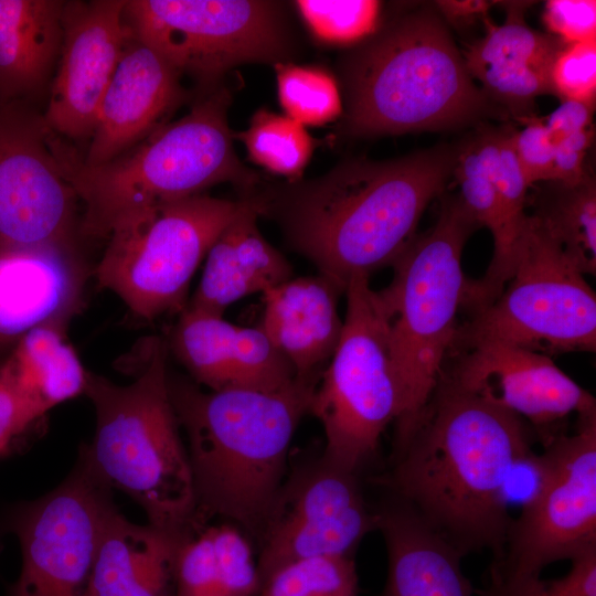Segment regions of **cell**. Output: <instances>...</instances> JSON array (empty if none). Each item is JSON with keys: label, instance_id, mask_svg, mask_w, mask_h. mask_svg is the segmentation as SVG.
<instances>
[{"label": "cell", "instance_id": "cell-1", "mask_svg": "<svg viewBox=\"0 0 596 596\" xmlns=\"http://www.w3.org/2000/svg\"><path fill=\"white\" fill-rule=\"evenodd\" d=\"M531 429L441 374L417 427L377 481L462 556L487 549L497 560L512 521L508 482L534 455Z\"/></svg>", "mask_w": 596, "mask_h": 596}, {"label": "cell", "instance_id": "cell-2", "mask_svg": "<svg viewBox=\"0 0 596 596\" xmlns=\"http://www.w3.org/2000/svg\"><path fill=\"white\" fill-rule=\"evenodd\" d=\"M456 152L438 145L383 161L350 159L313 180L260 181L243 196L345 291L354 276L392 266L413 241L425 209L453 177Z\"/></svg>", "mask_w": 596, "mask_h": 596}, {"label": "cell", "instance_id": "cell-3", "mask_svg": "<svg viewBox=\"0 0 596 596\" xmlns=\"http://www.w3.org/2000/svg\"><path fill=\"white\" fill-rule=\"evenodd\" d=\"M316 386L295 379L276 391L206 392L169 370V394L188 437L203 523L219 515L258 536L286 478L289 446L301 418L309 414Z\"/></svg>", "mask_w": 596, "mask_h": 596}, {"label": "cell", "instance_id": "cell-4", "mask_svg": "<svg viewBox=\"0 0 596 596\" xmlns=\"http://www.w3.org/2000/svg\"><path fill=\"white\" fill-rule=\"evenodd\" d=\"M340 77L341 128L354 137L451 129L503 114L471 78L434 4L381 24L342 58Z\"/></svg>", "mask_w": 596, "mask_h": 596}, {"label": "cell", "instance_id": "cell-5", "mask_svg": "<svg viewBox=\"0 0 596 596\" xmlns=\"http://www.w3.org/2000/svg\"><path fill=\"white\" fill-rule=\"evenodd\" d=\"M231 94L216 86L182 118L164 124L120 156L87 164L57 135L51 143L64 175L84 205L78 231L107 238L125 220L146 210L200 195L230 182L251 191L260 182L237 157L227 113Z\"/></svg>", "mask_w": 596, "mask_h": 596}, {"label": "cell", "instance_id": "cell-6", "mask_svg": "<svg viewBox=\"0 0 596 596\" xmlns=\"http://www.w3.org/2000/svg\"><path fill=\"white\" fill-rule=\"evenodd\" d=\"M145 350L130 384L88 372L85 395L94 405L96 427L78 458L108 488L138 503L148 524L187 539L204 523L169 394L166 339L151 338Z\"/></svg>", "mask_w": 596, "mask_h": 596}, {"label": "cell", "instance_id": "cell-7", "mask_svg": "<svg viewBox=\"0 0 596 596\" xmlns=\"http://www.w3.org/2000/svg\"><path fill=\"white\" fill-rule=\"evenodd\" d=\"M479 225L458 195H446L435 224L416 235L376 290L400 387L393 451L417 427L440 380L459 323L467 278L462 249Z\"/></svg>", "mask_w": 596, "mask_h": 596}, {"label": "cell", "instance_id": "cell-8", "mask_svg": "<svg viewBox=\"0 0 596 596\" xmlns=\"http://www.w3.org/2000/svg\"><path fill=\"white\" fill-rule=\"evenodd\" d=\"M341 338L312 394L309 414L324 434L322 456L358 473L375 456L387 425L398 416L400 387L385 318L370 276L345 288Z\"/></svg>", "mask_w": 596, "mask_h": 596}, {"label": "cell", "instance_id": "cell-9", "mask_svg": "<svg viewBox=\"0 0 596 596\" xmlns=\"http://www.w3.org/2000/svg\"><path fill=\"white\" fill-rule=\"evenodd\" d=\"M241 207L204 194L138 213L118 224L94 275L143 320L180 313L210 247Z\"/></svg>", "mask_w": 596, "mask_h": 596}, {"label": "cell", "instance_id": "cell-10", "mask_svg": "<svg viewBox=\"0 0 596 596\" xmlns=\"http://www.w3.org/2000/svg\"><path fill=\"white\" fill-rule=\"evenodd\" d=\"M487 341L547 356L596 349L594 290L528 213L512 277L458 326L450 352Z\"/></svg>", "mask_w": 596, "mask_h": 596}, {"label": "cell", "instance_id": "cell-11", "mask_svg": "<svg viewBox=\"0 0 596 596\" xmlns=\"http://www.w3.org/2000/svg\"><path fill=\"white\" fill-rule=\"evenodd\" d=\"M131 34L207 91L230 70L286 62L291 38L280 3L262 0H126Z\"/></svg>", "mask_w": 596, "mask_h": 596}, {"label": "cell", "instance_id": "cell-12", "mask_svg": "<svg viewBox=\"0 0 596 596\" xmlns=\"http://www.w3.org/2000/svg\"><path fill=\"white\" fill-rule=\"evenodd\" d=\"M543 447L534 457V487L489 579L540 575L596 545V412L577 416L573 435L562 432Z\"/></svg>", "mask_w": 596, "mask_h": 596}, {"label": "cell", "instance_id": "cell-13", "mask_svg": "<svg viewBox=\"0 0 596 596\" xmlns=\"http://www.w3.org/2000/svg\"><path fill=\"white\" fill-rule=\"evenodd\" d=\"M111 489L78 458L56 488L11 512L22 555L7 596H81L102 534L116 509Z\"/></svg>", "mask_w": 596, "mask_h": 596}, {"label": "cell", "instance_id": "cell-14", "mask_svg": "<svg viewBox=\"0 0 596 596\" xmlns=\"http://www.w3.org/2000/svg\"><path fill=\"white\" fill-rule=\"evenodd\" d=\"M376 529L358 473L323 456L285 478L258 534L260 583L278 567L301 558L348 556Z\"/></svg>", "mask_w": 596, "mask_h": 596}, {"label": "cell", "instance_id": "cell-15", "mask_svg": "<svg viewBox=\"0 0 596 596\" xmlns=\"http://www.w3.org/2000/svg\"><path fill=\"white\" fill-rule=\"evenodd\" d=\"M42 117L0 105V247L74 245L77 196Z\"/></svg>", "mask_w": 596, "mask_h": 596}, {"label": "cell", "instance_id": "cell-16", "mask_svg": "<svg viewBox=\"0 0 596 596\" xmlns=\"http://www.w3.org/2000/svg\"><path fill=\"white\" fill-rule=\"evenodd\" d=\"M443 374L460 387L530 423L542 445L562 433L561 422L596 412L595 397L551 356L487 341L450 352ZM446 359V360H447Z\"/></svg>", "mask_w": 596, "mask_h": 596}, {"label": "cell", "instance_id": "cell-17", "mask_svg": "<svg viewBox=\"0 0 596 596\" xmlns=\"http://www.w3.org/2000/svg\"><path fill=\"white\" fill-rule=\"evenodd\" d=\"M126 0L65 1L58 67L42 119L56 135L91 137L131 32Z\"/></svg>", "mask_w": 596, "mask_h": 596}, {"label": "cell", "instance_id": "cell-18", "mask_svg": "<svg viewBox=\"0 0 596 596\" xmlns=\"http://www.w3.org/2000/svg\"><path fill=\"white\" fill-rule=\"evenodd\" d=\"M88 276L75 245L0 247V362L35 327L68 326Z\"/></svg>", "mask_w": 596, "mask_h": 596}, {"label": "cell", "instance_id": "cell-19", "mask_svg": "<svg viewBox=\"0 0 596 596\" xmlns=\"http://www.w3.org/2000/svg\"><path fill=\"white\" fill-rule=\"evenodd\" d=\"M166 343L194 382L211 391H276L296 379L289 362L259 327H240L188 306Z\"/></svg>", "mask_w": 596, "mask_h": 596}, {"label": "cell", "instance_id": "cell-20", "mask_svg": "<svg viewBox=\"0 0 596 596\" xmlns=\"http://www.w3.org/2000/svg\"><path fill=\"white\" fill-rule=\"evenodd\" d=\"M180 77L160 54L131 34L100 102L82 160L107 162L163 126L185 98Z\"/></svg>", "mask_w": 596, "mask_h": 596}, {"label": "cell", "instance_id": "cell-21", "mask_svg": "<svg viewBox=\"0 0 596 596\" xmlns=\"http://www.w3.org/2000/svg\"><path fill=\"white\" fill-rule=\"evenodd\" d=\"M500 25L487 22L486 34L462 52L471 78L504 115L532 117L536 97L553 94L552 67L564 43L524 20L529 2H508Z\"/></svg>", "mask_w": 596, "mask_h": 596}, {"label": "cell", "instance_id": "cell-22", "mask_svg": "<svg viewBox=\"0 0 596 596\" xmlns=\"http://www.w3.org/2000/svg\"><path fill=\"white\" fill-rule=\"evenodd\" d=\"M344 289L322 275L290 278L264 296L259 328L295 377L318 384L341 338L338 302Z\"/></svg>", "mask_w": 596, "mask_h": 596}, {"label": "cell", "instance_id": "cell-23", "mask_svg": "<svg viewBox=\"0 0 596 596\" xmlns=\"http://www.w3.org/2000/svg\"><path fill=\"white\" fill-rule=\"evenodd\" d=\"M499 127L479 123L458 146L453 177L459 198L479 227L493 238V254L480 279H468L462 309L473 315L496 300L517 267L522 233H515L503 215L496 185ZM524 228V227H523Z\"/></svg>", "mask_w": 596, "mask_h": 596}, {"label": "cell", "instance_id": "cell-24", "mask_svg": "<svg viewBox=\"0 0 596 596\" xmlns=\"http://www.w3.org/2000/svg\"><path fill=\"white\" fill-rule=\"evenodd\" d=\"M258 217L252 201L242 198L238 212L205 256L201 280L188 307L223 317L233 302L291 278V265L263 236Z\"/></svg>", "mask_w": 596, "mask_h": 596}, {"label": "cell", "instance_id": "cell-25", "mask_svg": "<svg viewBox=\"0 0 596 596\" xmlns=\"http://www.w3.org/2000/svg\"><path fill=\"white\" fill-rule=\"evenodd\" d=\"M387 552L382 596H473L462 555L393 496L374 510Z\"/></svg>", "mask_w": 596, "mask_h": 596}, {"label": "cell", "instance_id": "cell-26", "mask_svg": "<svg viewBox=\"0 0 596 596\" xmlns=\"http://www.w3.org/2000/svg\"><path fill=\"white\" fill-rule=\"evenodd\" d=\"M183 540L150 524L132 523L116 508L81 596H171Z\"/></svg>", "mask_w": 596, "mask_h": 596}, {"label": "cell", "instance_id": "cell-27", "mask_svg": "<svg viewBox=\"0 0 596 596\" xmlns=\"http://www.w3.org/2000/svg\"><path fill=\"white\" fill-rule=\"evenodd\" d=\"M64 3L0 0V105L46 83L61 53Z\"/></svg>", "mask_w": 596, "mask_h": 596}, {"label": "cell", "instance_id": "cell-28", "mask_svg": "<svg viewBox=\"0 0 596 596\" xmlns=\"http://www.w3.org/2000/svg\"><path fill=\"white\" fill-rule=\"evenodd\" d=\"M67 324L49 322L28 332L0 370L38 421L56 405L85 395L88 371L67 341Z\"/></svg>", "mask_w": 596, "mask_h": 596}, {"label": "cell", "instance_id": "cell-29", "mask_svg": "<svg viewBox=\"0 0 596 596\" xmlns=\"http://www.w3.org/2000/svg\"><path fill=\"white\" fill-rule=\"evenodd\" d=\"M526 205L529 214L583 275L596 273V182L592 171L579 182L549 181Z\"/></svg>", "mask_w": 596, "mask_h": 596}, {"label": "cell", "instance_id": "cell-30", "mask_svg": "<svg viewBox=\"0 0 596 596\" xmlns=\"http://www.w3.org/2000/svg\"><path fill=\"white\" fill-rule=\"evenodd\" d=\"M234 136L253 162L288 181L300 180L316 147L305 126L265 108L253 115L246 130Z\"/></svg>", "mask_w": 596, "mask_h": 596}, {"label": "cell", "instance_id": "cell-31", "mask_svg": "<svg viewBox=\"0 0 596 596\" xmlns=\"http://www.w3.org/2000/svg\"><path fill=\"white\" fill-rule=\"evenodd\" d=\"M279 104L285 115L302 126H323L343 113L336 77L318 65L280 62L274 65Z\"/></svg>", "mask_w": 596, "mask_h": 596}, {"label": "cell", "instance_id": "cell-32", "mask_svg": "<svg viewBox=\"0 0 596 596\" xmlns=\"http://www.w3.org/2000/svg\"><path fill=\"white\" fill-rule=\"evenodd\" d=\"M358 593L354 557L316 556L275 570L262 584L258 596H358Z\"/></svg>", "mask_w": 596, "mask_h": 596}, {"label": "cell", "instance_id": "cell-33", "mask_svg": "<svg viewBox=\"0 0 596 596\" xmlns=\"http://www.w3.org/2000/svg\"><path fill=\"white\" fill-rule=\"evenodd\" d=\"M294 3L308 32L323 45L356 46L381 26L380 1L298 0Z\"/></svg>", "mask_w": 596, "mask_h": 596}, {"label": "cell", "instance_id": "cell-34", "mask_svg": "<svg viewBox=\"0 0 596 596\" xmlns=\"http://www.w3.org/2000/svg\"><path fill=\"white\" fill-rule=\"evenodd\" d=\"M570 571L556 578L528 575L489 579L479 596H596V545L570 560Z\"/></svg>", "mask_w": 596, "mask_h": 596}, {"label": "cell", "instance_id": "cell-35", "mask_svg": "<svg viewBox=\"0 0 596 596\" xmlns=\"http://www.w3.org/2000/svg\"><path fill=\"white\" fill-rule=\"evenodd\" d=\"M210 531L220 596H258L262 583L245 533L230 523L210 526Z\"/></svg>", "mask_w": 596, "mask_h": 596}, {"label": "cell", "instance_id": "cell-36", "mask_svg": "<svg viewBox=\"0 0 596 596\" xmlns=\"http://www.w3.org/2000/svg\"><path fill=\"white\" fill-rule=\"evenodd\" d=\"M171 596H220L210 526L181 542L174 561Z\"/></svg>", "mask_w": 596, "mask_h": 596}, {"label": "cell", "instance_id": "cell-37", "mask_svg": "<svg viewBox=\"0 0 596 596\" xmlns=\"http://www.w3.org/2000/svg\"><path fill=\"white\" fill-rule=\"evenodd\" d=\"M552 89L562 102L595 105L596 41L565 44L552 67Z\"/></svg>", "mask_w": 596, "mask_h": 596}, {"label": "cell", "instance_id": "cell-38", "mask_svg": "<svg viewBox=\"0 0 596 596\" xmlns=\"http://www.w3.org/2000/svg\"><path fill=\"white\" fill-rule=\"evenodd\" d=\"M513 148L529 187L554 180V146L542 119L526 118L513 131Z\"/></svg>", "mask_w": 596, "mask_h": 596}, {"label": "cell", "instance_id": "cell-39", "mask_svg": "<svg viewBox=\"0 0 596 596\" xmlns=\"http://www.w3.org/2000/svg\"><path fill=\"white\" fill-rule=\"evenodd\" d=\"M542 19L549 34L564 44L596 41L595 0L546 1Z\"/></svg>", "mask_w": 596, "mask_h": 596}, {"label": "cell", "instance_id": "cell-40", "mask_svg": "<svg viewBox=\"0 0 596 596\" xmlns=\"http://www.w3.org/2000/svg\"><path fill=\"white\" fill-rule=\"evenodd\" d=\"M594 139L593 127L576 132L554 146V180L574 184L589 172L586 157Z\"/></svg>", "mask_w": 596, "mask_h": 596}, {"label": "cell", "instance_id": "cell-41", "mask_svg": "<svg viewBox=\"0 0 596 596\" xmlns=\"http://www.w3.org/2000/svg\"><path fill=\"white\" fill-rule=\"evenodd\" d=\"M34 422L26 405L0 370V458L11 451L15 438Z\"/></svg>", "mask_w": 596, "mask_h": 596}, {"label": "cell", "instance_id": "cell-42", "mask_svg": "<svg viewBox=\"0 0 596 596\" xmlns=\"http://www.w3.org/2000/svg\"><path fill=\"white\" fill-rule=\"evenodd\" d=\"M594 109L593 104L562 102L544 121L553 146L576 132L593 127Z\"/></svg>", "mask_w": 596, "mask_h": 596}, {"label": "cell", "instance_id": "cell-43", "mask_svg": "<svg viewBox=\"0 0 596 596\" xmlns=\"http://www.w3.org/2000/svg\"><path fill=\"white\" fill-rule=\"evenodd\" d=\"M494 3L497 2L485 0L433 2L446 24L458 30L466 29L479 20L486 21V17Z\"/></svg>", "mask_w": 596, "mask_h": 596}]
</instances>
